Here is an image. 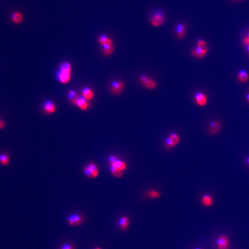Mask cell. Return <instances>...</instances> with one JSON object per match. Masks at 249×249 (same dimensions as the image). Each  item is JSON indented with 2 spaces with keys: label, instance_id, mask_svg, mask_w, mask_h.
Here are the masks:
<instances>
[{
  "label": "cell",
  "instance_id": "6da1fadb",
  "mask_svg": "<svg viewBox=\"0 0 249 249\" xmlns=\"http://www.w3.org/2000/svg\"><path fill=\"white\" fill-rule=\"evenodd\" d=\"M72 67L71 63L65 61L60 65L59 70L57 73L56 77L62 84H67L71 81Z\"/></svg>",
  "mask_w": 249,
  "mask_h": 249
},
{
  "label": "cell",
  "instance_id": "7a4b0ae2",
  "mask_svg": "<svg viewBox=\"0 0 249 249\" xmlns=\"http://www.w3.org/2000/svg\"><path fill=\"white\" fill-rule=\"evenodd\" d=\"M208 52V45L202 39L197 41V47L192 51V55L197 58H203Z\"/></svg>",
  "mask_w": 249,
  "mask_h": 249
},
{
  "label": "cell",
  "instance_id": "3957f363",
  "mask_svg": "<svg viewBox=\"0 0 249 249\" xmlns=\"http://www.w3.org/2000/svg\"><path fill=\"white\" fill-rule=\"evenodd\" d=\"M140 82L142 86L147 89L153 90L157 88V82L145 74H142L140 77Z\"/></svg>",
  "mask_w": 249,
  "mask_h": 249
},
{
  "label": "cell",
  "instance_id": "277c9868",
  "mask_svg": "<svg viewBox=\"0 0 249 249\" xmlns=\"http://www.w3.org/2000/svg\"><path fill=\"white\" fill-rule=\"evenodd\" d=\"M109 162L110 163V166L115 168L120 171H125L127 169V165L126 163L122 160L118 159L116 156H110Z\"/></svg>",
  "mask_w": 249,
  "mask_h": 249
},
{
  "label": "cell",
  "instance_id": "5b68a950",
  "mask_svg": "<svg viewBox=\"0 0 249 249\" xmlns=\"http://www.w3.org/2000/svg\"><path fill=\"white\" fill-rule=\"evenodd\" d=\"M125 84L122 81H118L112 82L111 92L112 95L117 96L122 93L125 89Z\"/></svg>",
  "mask_w": 249,
  "mask_h": 249
},
{
  "label": "cell",
  "instance_id": "8992f818",
  "mask_svg": "<svg viewBox=\"0 0 249 249\" xmlns=\"http://www.w3.org/2000/svg\"><path fill=\"white\" fill-rule=\"evenodd\" d=\"M84 217L80 214L74 213L68 217L67 222L71 226H78L84 222Z\"/></svg>",
  "mask_w": 249,
  "mask_h": 249
},
{
  "label": "cell",
  "instance_id": "52a82bcc",
  "mask_svg": "<svg viewBox=\"0 0 249 249\" xmlns=\"http://www.w3.org/2000/svg\"><path fill=\"white\" fill-rule=\"evenodd\" d=\"M165 20V16L162 12H157L152 15L151 19V22L153 26L159 27L162 25Z\"/></svg>",
  "mask_w": 249,
  "mask_h": 249
},
{
  "label": "cell",
  "instance_id": "ba28073f",
  "mask_svg": "<svg viewBox=\"0 0 249 249\" xmlns=\"http://www.w3.org/2000/svg\"><path fill=\"white\" fill-rule=\"evenodd\" d=\"M181 141L180 137L177 133H172L166 139L165 145L167 148L175 147Z\"/></svg>",
  "mask_w": 249,
  "mask_h": 249
},
{
  "label": "cell",
  "instance_id": "9c48e42d",
  "mask_svg": "<svg viewBox=\"0 0 249 249\" xmlns=\"http://www.w3.org/2000/svg\"><path fill=\"white\" fill-rule=\"evenodd\" d=\"M74 105L77 106L80 110L82 111H87L90 107L88 101H87L83 97H78L75 101L72 102Z\"/></svg>",
  "mask_w": 249,
  "mask_h": 249
},
{
  "label": "cell",
  "instance_id": "30bf717a",
  "mask_svg": "<svg viewBox=\"0 0 249 249\" xmlns=\"http://www.w3.org/2000/svg\"><path fill=\"white\" fill-rule=\"evenodd\" d=\"M222 129V123L219 121H213L209 123V132L211 135H215L219 132Z\"/></svg>",
  "mask_w": 249,
  "mask_h": 249
},
{
  "label": "cell",
  "instance_id": "8fae6325",
  "mask_svg": "<svg viewBox=\"0 0 249 249\" xmlns=\"http://www.w3.org/2000/svg\"><path fill=\"white\" fill-rule=\"evenodd\" d=\"M56 105L52 101H47L43 106V110L45 112V114L47 115L54 113L56 112Z\"/></svg>",
  "mask_w": 249,
  "mask_h": 249
},
{
  "label": "cell",
  "instance_id": "7c38bea8",
  "mask_svg": "<svg viewBox=\"0 0 249 249\" xmlns=\"http://www.w3.org/2000/svg\"><path fill=\"white\" fill-rule=\"evenodd\" d=\"M195 101L198 105L201 107H204L208 103V99L204 93L199 92L195 95Z\"/></svg>",
  "mask_w": 249,
  "mask_h": 249
},
{
  "label": "cell",
  "instance_id": "4fadbf2b",
  "mask_svg": "<svg viewBox=\"0 0 249 249\" xmlns=\"http://www.w3.org/2000/svg\"><path fill=\"white\" fill-rule=\"evenodd\" d=\"M186 32V27L185 24L179 23L175 28V32L177 37L179 39H183L185 37Z\"/></svg>",
  "mask_w": 249,
  "mask_h": 249
},
{
  "label": "cell",
  "instance_id": "5bb4252c",
  "mask_svg": "<svg viewBox=\"0 0 249 249\" xmlns=\"http://www.w3.org/2000/svg\"><path fill=\"white\" fill-rule=\"evenodd\" d=\"M217 245L218 249H228V239L225 235L220 237L217 240Z\"/></svg>",
  "mask_w": 249,
  "mask_h": 249
},
{
  "label": "cell",
  "instance_id": "9a60e30c",
  "mask_svg": "<svg viewBox=\"0 0 249 249\" xmlns=\"http://www.w3.org/2000/svg\"><path fill=\"white\" fill-rule=\"evenodd\" d=\"M82 97L88 101L92 100L95 95L93 90L89 88V87H84L82 89Z\"/></svg>",
  "mask_w": 249,
  "mask_h": 249
},
{
  "label": "cell",
  "instance_id": "2e32d148",
  "mask_svg": "<svg viewBox=\"0 0 249 249\" xmlns=\"http://www.w3.org/2000/svg\"><path fill=\"white\" fill-rule=\"evenodd\" d=\"M11 19L12 22L15 24H20L24 20V16L20 12H15L12 15Z\"/></svg>",
  "mask_w": 249,
  "mask_h": 249
},
{
  "label": "cell",
  "instance_id": "e0dca14e",
  "mask_svg": "<svg viewBox=\"0 0 249 249\" xmlns=\"http://www.w3.org/2000/svg\"><path fill=\"white\" fill-rule=\"evenodd\" d=\"M102 47H103V53L104 54V56H111L114 51V47L112 43L105 44L102 45Z\"/></svg>",
  "mask_w": 249,
  "mask_h": 249
},
{
  "label": "cell",
  "instance_id": "ac0fdd59",
  "mask_svg": "<svg viewBox=\"0 0 249 249\" xmlns=\"http://www.w3.org/2000/svg\"><path fill=\"white\" fill-rule=\"evenodd\" d=\"M249 74L245 70L242 69L239 71L238 74V80L239 82L241 83H246L249 80Z\"/></svg>",
  "mask_w": 249,
  "mask_h": 249
},
{
  "label": "cell",
  "instance_id": "d6986e66",
  "mask_svg": "<svg viewBox=\"0 0 249 249\" xmlns=\"http://www.w3.org/2000/svg\"><path fill=\"white\" fill-rule=\"evenodd\" d=\"M87 166L88 167L90 171L92 173L93 178H96L99 175V168L97 167V165L93 163H89Z\"/></svg>",
  "mask_w": 249,
  "mask_h": 249
},
{
  "label": "cell",
  "instance_id": "ffe728a7",
  "mask_svg": "<svg viewBox=\"0 0 249 249\" xmlns=\"http://www.w3.org/2000/svg\"><path fill=\"white\" fill-rule=\"evenodd\" d=\"M118 224H119V227L121 228V230H125L129 226V220L126 216L122 217L119 219Z\"/></svg>",
  "mask_w": 249,
  "mask_h": 249
},
{
  "label": "cell",
  "instance_id": "44dd1931",
  "mask_svg": "<svg viewBox=\"0 0 249 249\" xmlns=\"http://www.w3.org/2000/svg\"><path fill=\"white\" fill-rule=\"evenodd\" d=\"M202 202L206 207L211 206L213 203V199L208 194H205L202 198Z\"/></svg>",
  "mask_w": 249,
  "mask_h": 249
},
{
  "label": "cell",
  "instance_id": "7402d4cb",
  "mask_svg": "<svg viewBox=\"0 0 249 249\" xmlns=\"http://www.w3.org/2000/svg\"><path fill=\"white\" fill-rule=\"evenodd\" d=\"M10 162V158L6 153L0 155V164L2 166H7Z\"/></svg>",
  "mask_w": 249,
  "mask_h": 249
},
{
  "label": "cell",
  "instance_id": "603a6c76",
  "mask_svg": "<svg viewBox=\"0 0 249 249\" xmlns=\"http://www.w3.org/2000/svg\"><path fill=\"white\" fill-rule=\"evenodd\" d=\"M98 42L101 45H105V44H110L112 43V41L109 37H108L106 35H102L98 38Z\"/></svg>",
  "mask_w": 249,
  "mask_h": 249
},
{
  "label": "cell",
  "instance_id": "cb8c5ba5",
  "mask_svg": "<svg viewBox=\"0 0 249 249\" xmlns=\"http://www.w3.org/2000/svg\"><path fill=\"white\" fill-rule=\"evenodd\" d=\"M110 170L112 172V174L117 178H121L123 176L122 171H120L119 170L110 166Z\"/></svg>",
  "mask_w": 249,
  "mask_h": 249
},
{
  "label": "cell",
  "instance_id": "d4e9b609",
  "mask_svg": "<svg viewBox=\"0 0 249 249\" xmlns=\"http://www.w3.org/2000/svg\"><path fill=\"white\" fill-rule=\"evenodd\" d=\"M67 97L69 98V99L71 100L72 102H73V101H75L78 97L77 94L73 90H71V91H69Z\"/></svg>",
  "mask_w": 249,
  "mask_h": 249
},
{
  "label": "cell",
  "instance_id": "484cf974",
  "mask_svg": "<svg viewBox=\"0 0 249 249\" xmlns=\"http://www.w3.org/2000/svg\"><path fill=\"white\" fill-rule=\"evenodd\" d=\"M148 196L150 198H158L160 196V194L159 192L156 190H150L148 192Z\"/></svg>",
  "mask_w": 249,
  "mask_h": 249
},
{
  "label": "cell",
  "instance_id": "4316f807",
  "mask_svg": "<svg viewBox=\"0 0 249 249\" xmlns=\"http://www.w3.org/2000/svg\"><path fill=\"white\" fill-rule=\"evenodd\" d=\"M83 171H84V173L85 174V175L87 177H88L89 178H93L92 173H91V172L90 171V170H89V168L88 166H86V167L84 168Z\"/></svg>",
  "mask_w": 249,
  "mask_h": 249
},
{
  "label": "cell",
  "instance_id": "83f0119b",
  "mask_svg": "<svg viewBox=\"0 0 249 249\" xmlns=\"http://www.w3.org/2000/svg\"><path fill=\"white\" fill-rule=\"evenodd\" d=\"M61 249H74V246L72 244L66 243V244H64L62 246Z\"/></svg>",
  "mask_w": 249,
  "mask_h": 249
},
{
  "label": "cell",
  "instance_id": "f1b7e54d",
  "mask_svg": "<svg viewBox=\"0 0 249 249\" xmlns=\"http://www.w3.org/2000/svg\"><path fill=\"white\" fill-rule=\"evenodd\" d=\"M5 125H6L5 122L3 120L0 119V130L3 129L4 127H5Z\"/></svg>",
  "mask_w": 249,
  "mask_h": 249
},
{
  "label": "cell",
  "instance_id": "f546056e",
  "mask_svg": "<svg viewBox=\"0 0 249 249\" xmlns=\"http://www.w3.org/2000/svg\"><path fill=\"white\" fill-rule=\"evenodd\" d=\"M243 43L246 45H249V35H248V37H245L244 39H243Z\"/></svg>",
  "mask_w": 249,
  "mask_h": 249
},
{
  "label": "cell",
  "instance_id": "4dcf8cb0",
  "mask_svg": "<svg viewBox=\"0 0 249 249\" xmlns=\"http://www.w3.org/2000/svg\"><path fill=\"white\" fill-rule=\"evenodd\" d=\"M245 162L247 164L249 167V156L248 157H247V158L246 159Z\"/></svg>",
  "mask_w": 249,
  "mask_h": 249
},
{
  "label": "cell",
  "instance_id": "1f68e13d",
  "mask_svg": "<svg viewBox=\"0 0 249 249\" xmlns=\"http://www.w3.org/2000/svg\"><path fill=\"white\" fill-rule=\"evenodd\" d=\"M246 99H247V101L248 103H249V92L247 94V95H246Z\"/></svg>",
  "mask_w": 249,
  "mask_h": 249
},
{
  "label": "cell",
  "instance_id": "d6a6232c",
  "mask_svg": "<svg viewBox=\"0 0 249 249\" xmlns=\"http://www.w3.org/2000/svg\"><path fill=\"white\" fill-rule=\"evenodd\" d=\"M235 2H241V1H245V0H232Z\"/></svg>",
  "mask_w": 249,
  "mask_h": 249
},
{
  "label": "cell",
  "instance_id": "836d02e7",
  "mask_svg": "<svg viewBox=\"0 0 249 249\" xmlns=\"http://www.w3.org/2000/svg\"><path fill=\"white\" fill-rule=\"evenodd\" d=\"M247 50H248V51H249V45H247Z\"/></svg>",
  "mask_w": 249,
  "mask_h": 249
},
{
  "label": "cell",
  "instance_id": "e575fe53",
  "mask_svg": "<svg viewBox=\"0 0 249 249\" xmlns=\"http://www.w3.org/2000/svg\"><path fill=\"white\" fill-rule=\"evenodd\" d=\"M94 249H101V248H99V247H96V248H95Z\"/></svg>",
  "mask_w": 249,
  "mask_h": 249
},
{
  "label": "cell",
  "instance_id": "d590c367",
  "mask_svg": "<svg viewBox=\"0 0 249 249\" xmlns=\"http://www.w3.org/2000/svg\"><path fill=\"white\" fill-rule=\"evenodd\" d=\"M200 249V248H196V249Z\"/></svg>",
  "mask_w": 249,
  "mask_h": 249
}]
</instances>
